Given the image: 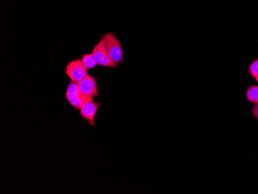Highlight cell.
I'll return each mask as SVG.
<instances>
[{"mask_svg": "<svg viewBox=\"0 0 258 194\" xmlns=\"http://www.w3.org/2000/svg\"><path fill=\"white\" fill-rule=\"evenodd\" d=\"M246 97L247 101L251 103H258V85H251L249 86L246 91Z\"/></svg>", "mask_w": 258, "mask_h": 194, "instance_id": "obj_7", "label": "cell"}, {"mask_svg": "<svg viewBox=\"0 0 258 194\" xmlns=\"http://www.w3.org/2000/svg\"><path fill=\"white\" fill-rule=\"evenodd\" d=\"M251 113L253 118L258 120V103L255 104L254 106L251 109Z\"/></svg>", "mask_w": 258, "mask_h": 194, "instance_id": "obj_10", "label": "cell"}, {"mask_svg": "<svg viewBox=\"0 0 258 194\" xmlns=\"http://www.w3.org/2000/svg\"><path fill=\"white\" fill-rule=\"evenodd\" d=\"M248 72L250 76L258 83V58L250 63L248 68Z\"/></svg>", "mask_w": 258, "mask_h": 194, "instance_id": "obj_9", "label": "cell"}, {"mask_svg": "<svg viewBox=\"0 0 258 194\" xmlns=\"http://www.w3.org/2000/svg\"><path fill=\"white\" fill-rule=\"evenodd\" d=\"M107 50L111 60L117 65L121 64L124 60L122 45L113 32H108L102 36Z\"/></svg>", "mask_w": 258, "mask_h": 194, "instance_id": "obj_1", "label": "cell"}, {"mask_svg": "<svg viewBox=\"0 0 258 194\" xmlns=\"http://www.w3.org/2000/svg\"><path fill=\"white\" fill-rule=\"evenodd\" d=\"M101 106V102H97L94 98L84 104L80 108V115L83 119L86 120L90 125L95 126V117L98 109Z\"/></svg>", "mask_w": 258, "mask_h": 194, "instance_id": "obj_5", "label": "cell"}, {"mask_svg": "<svg viewBox=\"0 0 258 194\" xmlns=\"http://www.w3.org/2000/svg\"><path fill=\"white\" fill-rule=\"evenodd\" d=\"M65 98L73 108H75V109H80L84 104L92 99L93 97H88L83 95L80 92L78 84L71 82L68 85L66 92H65Z\"/></svg>", "mask_w": 258, "mask_h": 194, "instance_id": "obj_2", "label": "cell"}, {"mask_svg": "<svg viewBox=\"0 0 258 194\" xmlns=\"http://www.w3.org/2000/svg\"><path fill=\"white\" fill-rule=\"evenodd\" d=\"M65 74L72 82L79 83L82 80L88 76V69L82 60L79 59L72 60L68 63L65 68Z\"/></svg>", "mask_w": 258, "mask_h": 194, "instance_id": "obj_3", "label": "cell"}, {"mask_svg": "<svg viewBox=\"0 0 258 194\" xmlns=\"http://www.w3.org/2000/svg\"><path fill=\"white\" fill-rule=\"evenodd\" d=\"M97 77H92L91 75H88L85 79L82 80L81 82L78 83V89L80 92L88 97L98 96V85H97Z\"/></svg>", "mask_w": 258, "mask_h": 194, "instance_id": "obj_6", "label": "cell"}, {"mask_svg": "<svg viewBox=\"0 0 258 194\" xmlns=\"http://www.w3.org/2000/svg\"><path fill=\"white\" fill-rule=\"evenodd\" d=\"M81 60H82L88 70L94 69L98 65L95 57L93 56L91 53H85V54L82 55Z\"/></svg>", "mask_w": 258, "mask_h": 194, "instance_id": "obj_8", "label": "cell"}, {"mask_svg": "<svg viewBox=\"0 0 258 194\" xmlns=\"http://www.w3.org/2000/svg\"><path fill=\"white\" fill-rule=\"evenodd\" d=\"M91 54L95 57L98 66L110 68H115L118 67V65L116 64L110 57L106 46H105V43L102 38L93 48Z\"/></svg>", "mask_w": 258, "mask_h": 194, "instance_id": "obj_4", "label": "cell"}]
</instances>
